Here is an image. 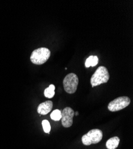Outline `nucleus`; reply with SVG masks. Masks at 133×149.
Here are the masks:
<instances>
[{"label": "nucleus", "instance_id": "1", "mask_svg": "<svg viewBox=\"0 0 133 149\" xmlns=\"http://www.w3.org/2000/svg\"><path fill=\"white\" fill-rule=\"evenodd\" d=\"M109 78V73L107 69L104 66L99 67L91 78L90 82L92 87L107 82Z\"/></svg>", "mask_w": 133, "mask_h": 149}, {"label": "nucleus", "instance_id": "2", "mask_svg": "<svg viewBox=\"0 0 133 149\" xmlns=\"http://www.w3.org/2000/svg\"><path fill=\"white\" fill-rule=\"evenodd\" d=\"M50 49L45 47L39 48L32 52L31 56V61L35 65H41L45 63L50 58Z\"/></svg>", "mask_w": 133, "mask_h": 149}, {"label": "nucleus", "instance_id": "3", "mask_svg": "<svg viewBox=\"0 0 133 149\" xmlns=\"http://www.w3.org/2000/svg\"><path fill=\"white\" fill-rule=\"evenodd\" d=\"M102 131L99 129H93L82 136V142L84 145L90 146L93 144L99 143L102 140Z\"/></svg>", "mask_w": 133, "mask_h": 149}, {"label": "nucleus", "instance_id": "4", "mask_svg": "<svg viewBox=\"0 0 133 149\" xmlns=\"http://www.w3.org/2000/svg\"><path fill=\"white\" fill-rule=\"evenodd\" d=\"M79 79L77 74L70 73L65 77L63 84L64 89L68 94H74L76 92L78 85Z\"/></svg>", "mask_w": 133, "mask_h": 149}, {"label": "nucleus", "instance_id": "5", "mask_svg": "<svg viewBox=\"0 0 133 149\" xmlns=\"http://www.w3.org/2000/svg\"><path fill=\"white\" fill-rule=\"evenodd\" d=\"M130 98L127 96L118 97L109 103L108 110L112 112L120 110L127 107L130 104Z\"/></svg>", "mask_w": 133, "mask_h": 149}, {"label": "nucleus", "instance_id": "6", "mask_svg": "<svg viewBox=\"0 0 133 149\" xmlns=\"http://www.w3.org/2000/svg\"><path fill=\"white\" fill-rule=\"evenodd\" d=\"M75 113L73 109L69 107H65L62 111V124L65 128H69L73 123V118Z\"/></svg>", "mask_w": 133, "mask_h": 149}, {"label": "nucleus", "instance_id": "7", "mask_svg": "<svg viewBox=\"0 0 133 149\" xmlns=\"http://www.w3.org/2000/svg\"><path fill=\"white\" fill-rule=\"evenodd\" d=\"M53 102L52 101H46L41 103L37 109L38 113L42 115L48 114L52 110Z\"/></svg>", "mask_w": 133, "mask_h": 149}, {"label": "nucleus", "instance_id": "8", "mask_svg": "<svg viewBox=\"0 0 133 149\" xmlns=\"http://www.w3.org/2000/svg\"><path fill=\"white\" fill-rule=\"evenodd\" d=\"M120 140L118 136H114V137L109 139L106 144V146L107 149H116L119 144Z\"/></svg>", "mask_w": 133, "mask_h": 149}, {"label": "nucleus", "instance_id": "9", "mask_svg": "<svg viewBox=\"0 0 133 149\" xmlns=\"http://www.w3.org/2000/svg\"><path fill=\"white\" fill-rule=\"evenodd\" d=\"M54 90H55V86L53 84H51L48 88H47L44 90L45 97L48 98H53L55 94Z\"/></svg>", "mask_w": 133, "mask_h": 149}, {"label": "nucleus", "instance_id": "10", "mask_svg": "<svg viewBox=\"0 0 133 149\" xmlns=\"http://www.w3.org/2000/svg\"><path fill=\"white\" fill-rule=\"evenodd\" d=\"M62 117V111L60 110L56 109L54 110L50 115V118L52 120L54 121H58L61 119Z\"/></svg>", "mask_w": 133, "mask_h": 149}, {"label": "nucleus", "instance_id": "11", "mask_svg": "<svg viewBox=\"0 0 133 149\" xmlns=\"http://www.w3.org/2000/svg\"><path fill=\"white\" fill-rule=\"evenodd\" d=\"M42 125L44 129V131L45 133L49 134L51 131L50 123L47 120H43L42 122Z\"/></svg>", "mask_w": 133, "mask_h": 149}, {"label": "nucleus", "instance_id": "12", "mask_svg": "<svg viewBox=\"0 0 133 149\" xmlns=\"http://www.w3.org/2000/svg\"><path fill=\"white\" fill-rule=\"evenodd\" d=\"M93 56H90L86 61L85 66L86 68H90L92 64V60H93Z\"/></svg>", "mask_w": 133, "mask_h": 149}, {"label": "nucleus", "instance_id": "13", "mask_svg": "<svg viewBox=\"0 0 133 149\" xmlns=\"http://www.w3.org/2000/svg\"><path fill=\"white\" fill-rule=\"evenodd\" d=\"M99 63V58L97 56H93V60H92V64H91V67H94Z\"/></svg>", "mask_w": 133, "mask_h": 149}, {"label": "nucleus", "instance_id": "14", "mask_svg": "<svg viewBox=\"0 0 133 149\" xmlns=\"http://www.w3.org/2000/svg\"><path fill=\"white\" fill-rule=\"evenodd\" d=\"M75 115L77 116V115H78V112H77L76 113H75Z\"/></svg>", "mask_w": 133, "mask_h": 149}]
</instances>
